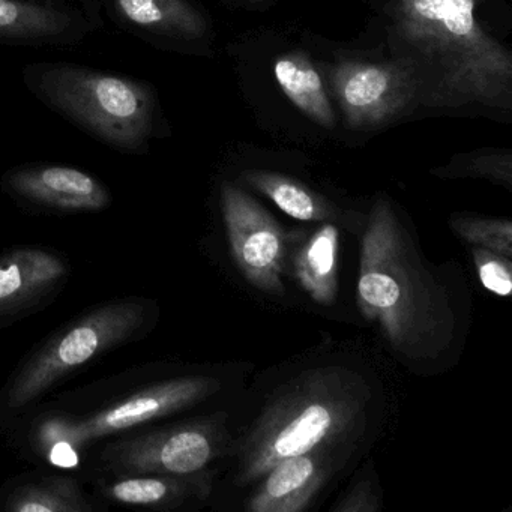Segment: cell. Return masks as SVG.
Listing matches in <instances>:
<instances>
[{
    "label": "cell",
    "mask_w": 512,
    "mask_h": 512,
    "mask_svg": "<svg viewBox=\"0 0 512 512\" xmlns=\"http://www.w3.org/2000/svg\"><path fill=\"white\" fill-rule=\"evenodd\" d=\"M220 388V380L205 374L166 377L154 376L149 365L131 368L41 401L0 433L23 460L74 472L95 446L194 409Z\"/></svg>",
    "instance_id": "1"
},
{
    "label": "cell",
    "mask_w": 512,
    "mask_h": 512,
    "mask_svg": "<svg viewBox=\"0 0 512 512\" xmlns=\"http://www.w3.org/2000/svg\"><path fill=\"white\" fill-rule=\"evenodd\" d=\"M481 0H388L386 43L427 109L512 107V55L478 22Z\"/></svg>",
    "instance_id": "2"
},
{
    "label": "cell",
    "mask_w": 512,
    "mask_h": 512,
    "mask_svg": "<svg viewBox=\"0 0 512 512\" xmlns=\"http://www.w3.org/2000/svg\"><path fill=\"white\" fill-rule=\"evenodd\" d=\"M358 304L404 358H439L454 341L451 293L385 196L374 202L362 238Z\"/></svg>",
    "instance_id": "3"
},
{
    "label": "cell",
    "mask_w": 512,
    "mask_h": 512,
    "mask_svg": "<svg viewBox=\"0 0 512 512\" xmlns=\"http://www.w3.org/2000/svg\"><path fill=\"white\" fill-rule=\"evenodd\" d=\"M367 386L343 368L305 371L275 394L239 446V485L262 479L293 455L323 452L359 436L368 407Z\"/></svg>",
    "instance_id": "4"
},
{
    "label": "cell",
    "mask_w": 512,
    "mask_h": 512,
    "mask_svg": "<svg viewBox=\"0 0 512 512\" xmlns=\"http://www.w3.org/2000/svg\"><path fill=\"white\" fill-rule=\"evenodd\" d=\"M22 82L50 112L119 154H148L163 134L160 95L139 77L40 61L22 68Z\"/></svg>",
    "instance_id": "5"
},
{
    "label": "cell",
    "mask_w": 512,
    "mask_h": 512,
    "mask_svg": "<svg viewBox=\"0 0 512 512\" xmlns=\"http://www.w3.org/2000/svg\"><path fill=\"white\" fill-rule=\"evenodd\" d=\"M160 322L158 302L130 295L77 314L35 344L0 388V430L103 356L140 343Z\"/></svg>",
    "instance_id": "6"
},
{
    "label": "cell",
    "mask_w": 512,
    "mask_h": 512,
    "mask_svg": "<svg viewBox=\"0 0 512 512\" xmlns=\"http://www.w3.org/2000/svg\"><path fill=\"white\" fill-rule=\"evenodd\" d=\"M229 440L226 415L145 425L95 446L82 469L85 476L170 473L191 475L217 460Z\"/></svg>",
    "instance_id": "7"
},
{
    "label": "cell",
    "mask_w": 512,
    "mask_h": 512,
    "mask_svg": "<svg viewBox=\"0 0 512 512\" xmlns=\"http://www.w3.org/2000/svg\"><path fill=\"white\" fill-rule=\"evenodd\" d=\"M326 74L344 122L355 131L385 127L418 104L415 79L397 61L343 59Z\"/></svg>",
    "instance_id": "8"
},
{
    "label": "cell",
    "mask_w": 512,
    "mask_h": 512,
    "mask_svg": "<svg viewBox=\"0 0 512 512\" xmlns=\"http://www.w3.org/2000/svg\"><path fill=\"white\" fill-rule=\"evenodd\" d=\"M221 215L235 265L254 287L283 295L289 236L277 220L242 188L224 182Z\"/></svg>",
    "instance_id": "9"
},
{
    "label": "cell",
    "mask_w": 512,
    "mask_h": 512,
    "mask_svg": "<svg viewBox=\"0 0 512 512\" xmlns=\"http://www.w3.org/2000/svg\"><path fill=\"white\" fill-rule=\"evenodd\" d=\"M0 190L28 214H100L113 205L110 188L79 167L29 163L11 167L0 176Z\"/></svg>",
    "instance_id": "10"
},
{
    "label": "cell",
    "mask_w": 512,
    "mask_h": 512,
    "mask_svg": "<svg viewBox=\"0 0 512 512\" xmlns=\"http://www.w3.org/2000/svg\"><path fill=\"white\" fill-rule=\"evenodd\" d=\"M71 275L70 259L47 245H16L0 253V331L49 308Z\"/></svg>",
    "instance_id": "11"
},
{
    "label": "cell",
    "mask_w": 512,
    "mask_h": 512,
    "mask_svg": "<svg viewBox=\"0 0 512 512\" xmlns=\"http://www.w3.org/2000/svg\"><path fill=\"white\" fill-rule=\"evenodd\" d=\"M100 26V11L76 0H0V44L77 46Z\"/></svg>",
    "instance_id": "12"
},
{
    "label": "cell",
    "mask_w": 512,
    "mask_h": 512,
    "mask_svg": "<svg viewBox=\"0 0 512 512\" xmlns=\"http://www.w3.org/2000/svg\"><path fill=\"white\" fill-rule=\"evenodd\" d=\"M122 31L161 49H185L208 38L209 22L190 0H101Z\"/></svg>",
    "instance_id": "13"
},
{
    "label": "cell",
    "mask_w": 512,
    "mask_h": 512,
    "mask_svg": "<svg viewBox=\"0 0 512 512\" xmlns=\"http://www.w3.org/2000/svg\"><path fill=\"white\" fill-rule=\"evenodd\" d=\"M92 491L109 506L173 512L199 505L211 494V473H137L89 476Z\"/></svg>",
    "instance_id": "14"
},
{
    "label": "cell",
    "mask_w": 512,
    "mask_h": 512,
    "mask_svg": "<svg viewBox=\"0 0 512 512\" xmlns=\"http://www.w3.org/2000/svg\"><path fill=\"white\" fill-rule=\"evenodd\" d=\"M110 506L86 490L70 470L40 466L11 476L0 487V512H106Z\"/></svg>",
    "instance_id": "15"
},
{
    "label": "cell",
    "mask_w": 512,
    "mask_h": 512,
    "mask_svg": "<svg viewBox=\"0 0 512 512\" xmlns=\"http://www.w3.org/2000/svg\"><path fill=\"white\" fill-rule=\"evenodd\" d=\"M326 479L320 452L293 455L275 464L247 503L251 512H301L313 502Z\"/></svg>",
    "instance_id": "16"
},
{
    "label": "cell",
    "mask_w": 512,
    "mask_h": 512,
    "mask_svg": "<svg viewBox=\"0 0 512 512\" xmlns=\"http://www.w3.org/2000/svg\"><path fill=\"white\" fill-rule=\"evenodd\" d=\"M274 77L287 100L314 124L326 130L337 125L331 98L323 83L322 74L304 52H289L278 56Z\"/></svg>",
    "instance_id": "17"
},
{
    "label": "cell",
    "mask_w": 512,
    "mask_h": 512,
    "mask_svg": "<svg viewBox=\"0 0 512 512\" xmlns=\"http://www.w3.org/2000/svg\"><path fill=\"white\" fill-rule=\"evenodd\" d=\"M340 233L332 223L317 229L293 257V274L302 289L317 302L331 307L338 292Z\"/></svg>",
    "instance_id": "18"
},
{
    "label": "cell",
    "mask_w": 512,
    "mask_h": 512,
    "mask_svg": "<svg viewBox=\"0 0 512 512\" xmlns=\"http://www.w3.org/2000/svg\"><path fill=\"white\" fill-rule=\"evenodd\" d=\"M241 178L295 220L332 223L340 217L334 203L289 176L265 170H248L242 173Z\"/></svg>",
    "instance_id": "19"
},
{
    "label": "cell",
    "mask_w": 512,
    "mask_h": 512,
    "mask_svg": "<svg viewBox=\"0 0 512 512\" xmlns=\"http://www.w3.org/2000/svg\"><path fill=\"white\" fill-rule=\"evenodd\" d=\"M511 170V152L479 151L455 157L451 163L440 167L434 173L442 178H463V176L485 178L511 188Z\"/></svg>",
    "instance_id": "20"
},
{
    "label": "cell",
    "mask_w": 512,
    "mask_h": 512,
    "mask_svg": "<svg viewBox=\"0 0 512 512\" xmlns=\"http://www.w3.org/2000/svg\"><path fill=\"white\" fill-rule=\"evenodd\" d=\"M449 226L472 247L487 248L512 259V223L506 218L457 215Z\"/></svg>",
    "instance_id": "21"
},
{
    "label": "cell",
    "mask_w": 512,
    "mask_h": 512,
    "mask_svg": "<svg viewBox=\"0 0 512 512\" xmlns=\"http://www.w3.org/2000/svg\"><path fill=\"white\" fill-rule=\"evenodd\" d=\"M472 256L484 289L502 298L511 295V259L481 247H472Z\"/></svg>",
    "instance_id": "22"
},
{
    "label": "cell",
    "mask_w": 512,
    "mask_h": 512,
    "mask_svg": "<svg viewBox=\"0 0 512 512\" xmlns=\"http://www.w3.org/2000/svg\"><path fill=\"white\" fill-rule=\"evenodd\" d=\"M379 509L376 496L371 493L370 487L367 484H359L358 487L353 488L343 502L335 506L334 511L341 512H374Z\"/></svg>",
    "instance_id": "23"
},
{
    "label": "cell",
    "mask_w": 512,
    "mask_h": 512,
    "mask_svg": "<svg viewBox=\"0 0 512 512\" xmlns=\"http://www.w3.org/2000/svg\"><path fill=\"white\" fill-rule=\"evenodd\" d=\"M76 2H80V4L86 5V7L100 11L101 13V0H76Z\"/></svg>",
    "instance_id": "24"
},
{
    "label": "cell",
    "mask_w": 512,
    "mask_h": 512,
    "mask_svg": "<svg viewBox=\"0 0 512 512\" xmlns=\"http://www.w3.org/2000/svg\"><path fill=\"white\" fill-rule=\"evenodd\" d=\"M251 2H260V0H251Z\"/></svg>",
    "instance_id": "25"
}]
</instances>
